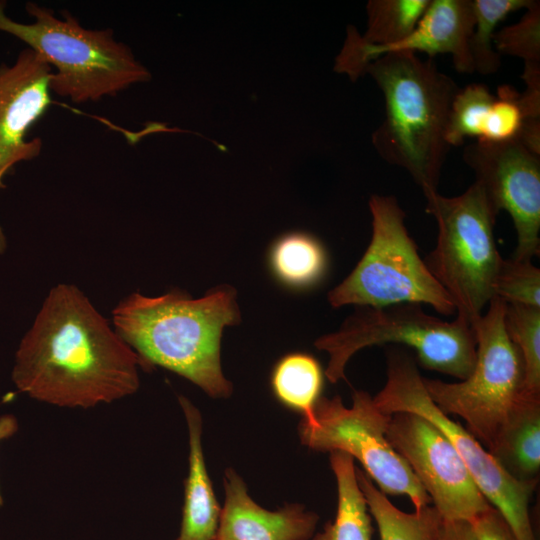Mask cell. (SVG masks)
Instances as JSON below:
<instances>
[{"mask_svg":"<svg viewBox=\"0 0 540 540\" xmlns=\"http://www.w3.org/2000/svg\"><path fill=\"white\" fill-rule=\"evenodd\" d=\"M139 367L138 354L86 295L61 283L21 340L12 380L37 401L86 409L135 393Z\"/></svg>","mask_w":540,"mask_h":540,"instance_id":"6da1fadb","label":"cell"},{"mask_svg":"<svg viewBox=\"0 0 540 540\" xmlns=\"http://www.w3.org/2000/svg\"><path fill=\"white\" fill-rule=\"evenodd\" d=\"M239 322L236 291L229 285L198 299L179 290L156 297L135 292L112 311L114 329L144 369L166 368L213 398L232 393L221 368L220 344L224 328Z\"/></svg>","mask_w":540,"mask_h":540,"instance_id":"7a4b0ae2","label":"cell"},{"mask_svg":"<svg viewBox=\"0 0 540 540\" xmlns=\"http://www.w3.org/2000/svg\"><path fill=\"white\" fill-rule=\"evenodd\" d=\"M381 89L385 115L372 143L390 165L408 172L422 192L437 191L451 148L445 133L452 101L460 90L432 59L391 52L366 69Z\"/></svg>","mask_w":540,"mask_h":540,"instance_id":"3957f363","label":"cell"},{"mask_svg":"<svg viewBox=\"0 0 540 540\" xmlns=\"http://www.w3.org/2000/svg\"><path fill=\"white\" fill-rule=\"evenodd\" d=\"M0 0V31L8 33L38 52L52 68L50 91L76 103L115 96L130 86L151 79L149 70L110 28L83 27L69 11L61 17L35 2L25 9L33 19L20 23L5 13Z\"/></svg>","mask_w":540,"mask_h":540,"instance_id":"277c9868","label":"cell"},{"mask_svg":"<svg viewBox=\"0 0 540 540\" xmlns=\"http://www.w3.org/2000/svg\"><path fill=\"white\" fill-rule=\"evenodd\" d=\"M398 343L416 352L420 365L466 379L476 360L472 324L458 316L451 322L426 313L419 303L358 307L339 330L318 338L314 345L329 355L325 375L331 383L344 378L349 359L373 345Z\"/></svg>","mask_w":540,"mask_h":540,"instance_id":"5b68a950","label":"cell"},{"mask_svg":"<svg viewBox=\"0 0 540 540\" xmlns=\"http://www.w3.org/2000/svg\"><path fill=\"white\" fill-rule=\"evenodd\" d=\"M423 194L426 212L438 226L435 248L424 262L452 299L456 314L473 324L494 297L503 261L494 237L497 214L476 182L454 197Z\"/></svg>","mask_w":540,"mask_h":540,"instance_id":"8992f818","label":"cell"},{"mask_svg":"<svg viewBox=\"0 0 540 540\" xmlns=\"http://www.w3.org/2000/svg\"><path fill=\"white\" fill-rule=\"evenodd\" d=\"M369 209L370 243L351 273L329 291L330 305L384 307L419 303L428 304L445 316L456 314L452 299L420 257L397 199L392 195H372Z\"/></svg>","mask_w":540,"mask_h":540,"instance_id":"52a82bcc","label":"cell"},{"mask_svg":"<svg viewBox=\"0 0 540 540\" xmlns=\"http://www.w3.org/2000/svg\"><path fill=\"white\" fill-rule=\"evenodd\" d=\"M506 303L494 296L485 314L472 326L476 334V360L469 376L447 383L423 378L425 389L446 415L461 417L468 431L487 450L516 403L528 394L521 354L507 335Z\"/></svg>","mask_w":540,"mask_h":540,"instance_id":"ba28073f","label":"cell"},{"mask_svg":"<svg viewBox=\"0 0 540 540\" xmlns=\"http://www.w3.org/2000/svg\"><path fill=\"white\" fill-rule=\"evenodd\" d=\"M373 399L385 414L413 413L435 425L455 448L476 486L500 512L515 538L536 540L529 502L537 480L512 476L468 430L443 413L429 397L409 354L399 350L389 353L386 383Z\"/></svg>","mask_w":540,"mask_h":540,"instance_id":"9c48e42d","label":"cell"},{"mask_svg":"<svg viewBox=\"0 0 540 540\" xmlns=\"http://www.w3.org/2000/svg\"><path fill=\"white\" fill-rule=\"evenodd\" d=\"M352 399L347 407L339 396L320 397L300 421L301 442L313 450L340 451L357 459L381 492L408 497L415 510L429 505L428 494L387 439L391 415L366 391H354Z\"/></svg>","mask_w":540,"mask_h":540,"instance_id":"30bf717a","label":"cell"},{"mask_svg":"<svg viewBox=\"0 0 540 540\" xmlns=\"http://www.w3.org/2000/svg\"><path fill=\"white\" fill-rule=\"evenodd\" d=\"M386 435L444 521L469 522L491 507L450 441L428 420L394 413Z\"/></svg>","mask_w":540,"mask_h":540,"instance_id":"8fae6325","label":"cell"},{"mask_svg":"<svg viewBox=\"0 0 540 540\" xmlns=\"http://www.w3.org/2000/svg\"><path fill=\"white\" fill-rule=\"evenodd\" d=\"M463 160L473 170L491 207L506 211L517 233L511 258L532 260L540 253V156L513 139L477 140L465 147Z\"/></svg>","mask_w":540,"mask_h":540,"instance_id":"7c38bea8","label":"cell"},{"mask_svg":"<svg viewBox=\"0 0 540 540\" xmlns=\"http://www.w3.org/2000/svg\"><path fill=\"white\" fill-rule=\"evenodd\" d=\"M53 71L43 57L31 48L22 50L14 64L0 65V189L14 166L39 156L43 142L27 139L30 128L51 104L50 78ZM6 239L0 227V254Z\"/></svg>","mask_w":540,"mask_h":540,"instance_id":"4fadbf2b","label":"cell"},{"mask_svg":"<svg viewBox=\"0 0 540 540\" xmlns=\"http://www.w3.org/2000/svg\"><path fill=\"white\" fill-rule=\"evenodd\" d=\"M225 503L214 540H309L318 515L298 503L276 511L259 506L247 492L241 477L227 469L224 475Z\"/></svg>","mask_w":540,"mask_h":540,"instance_id":"5bb4252c","label":"cell"},{"mask_svg":"<svg viewBox=\"0 0 540 540\" xmlns=\"http://www.w3.org/2000/svg\"><path fill=\"white\" fill-rule=\"evenodd\" d=\"M474 24L473 0H430L413 31L381 50L377 58L391 52H424L430 59L450 54L458 72L472 73L469 43Z\"/></svg>","mask_w":540,"mask_h":540,"instance_id":"9a60e30c","label":"cell"},{"mask_svg":"<svg viewBox=\"0 0 540 540\" xmlns=\"http://www.w3.org/2000/svg\"><path fill=\"white\" fill-rule=\"evenodd\" d=\"M189 434V469L185 480L180 532L175 540H214L221 508L205 465L199 410L184 396L178 398Z\"/></svg>","mask_w":540,"mask_h":540,"instance_id":"2e32d148","label":"cell"},{"mask_svg":"<svg viewBox=\"0 0 540 540\" xmlns=\"http://www.w3.org/2000/svg\"><path fill=\"white\" fill-rule=\"evenodd\" d=\"M512 476L534 480L540 468V396L525 394L488 450Z\"/></svg>","mask_w":540,"mask_h":540,"instance_id":"e0dca14e","label":"cell"},{"mask_svg":"<svg viewBox=\"0 0 540 540\" xmlns=\"http://www.w3.org/2000/svg\"><path fill=\"white\" fill-rule=\"evenodd\" d=\"M330 465L337 483V512L334 521L327 523L312 540H372L371 517L358 484L354 459L333 451Z\"/></svg>","mask_w":540,"mask_h":540,"instance_id":"ac0fdd59","label":"cell"},{"mask_svg":"<svg viewBox=\"0 0 540 540\" xmlns=\"http://www.w3.org/2000/svg\"><path fill=\"white\" fill-rule=\"evenodd\" d=\"M356 476L380 540H437L443 519L433 506L406 513L394 506L363 470L356 468Z\"/></svg>","mask_w":540,"mask_h":540,"instance_id":"d6986e66","label":"cell"},{"mask_svg":"<svg viewBox=\"0 0 540 540\" xmlns=\"http://www.w3.org/2000/svg\"><path fill=\"white\" fill-rule=\"evenodd\" d=\"M430 0H370L366 5L367 28L358 36L370 64L378 53L407 37L417 26Z\"/></svg>","mask_w":540,"mask_h":540,"instance_id":"ffe728a7","label":"cell"},{"mask_svg":"<svg viewBox=\"0 0 540 540\" xmlns=\"http://www.w3.org/2000/svg\"><path fill=\"white\" fill-rule=\"evenodd\" d=\"M323 383L321 366L305 353H292L281 358L271 375L276 398L288 408L308 415L312 412Z\"/></svg>","mask_w":540,"mask_h":540,"instance_id":"44dd1931","label":"cell"},{"mask_svg":"<svg viewBox=\"0 0 540 540\" xmlns=\"http://www.w3.org/2000/svg\"><path fill=\"white\" fill-rule=\"evenodd\" d=\"M270 265L284 284L304 287L321 278L326 268V254L313 236L295 232L275 242L270 253Z\"/></svg>","mask_w":540,"mask_h":540,"instance_id":"7402d4cb","label":"cell"},{"mask_svg":"<svg viewBox=\"0 0 540 540\" xmlns=\"http://www.w3.org/2000/svg\"><path fill=\"white\" fill-rule=\"evenodd\" d=\"M532 0H473L475 24L469 49L474 72L494 74L500 67V55L494 48V34L498 24L510 13L527 9Z\"/></svg>","mask_w":540,"mask_h":540,"instance_id":"603a6c76","label":"cell"},{"mask_svg":"<svg viewBox=\"0 0 540 540\" xmlns=\"http://www.w3.org/2000/svg\"><path fill=\"white\" fill-rule=\"evenodd\" d=\"M504 324L524 363L525 390L540 396V308L506 303Z\"/></svg>","mask_w":540,"mask_h":540,"instance_id":"cb8c5ba5","label":"cell"},{"mask_svg":"<svg viewBox=\"0 0 540 540\" xmlns=\"http://www.w3.org/2000/svg\"><path fill=\"white\" fill-rule=\"evenodd\" d=\"M495 95L481 83H471L455 95L447 123L445 140L452 146H460L468 137L482 138L487 125Z\"/></svg>","mask_w":540,"mask_h":540,"instance_id":"d4e9b609","label":"cell"},{"mask_svg":"<svg viewBox=\"0 0 540 540\" xmlns=\"http://www.w3.org/2000/svg\"><path fill=\"white\" fill-rule=\"evenodd\" d=\"M519 22L494 34V48L501 56L524 60L525 65H540V2L532 0Z\"/></svg>","mask_w":540,"mask_h":540,"instance_id":"484cf974","label":"cell"},{"mask_svg":"<svg viewBox=\"0 0 540 540\" xmlns=\"http://www.w3.org/2000/svg\"><path fill=\"white\" fill-rule=\"evenodd\" d=\"M493 292L506 303L540 308V269L530 260L503 259Z\"/></svg>","mask_w":540,"mask_h":540,"instance_id":"4316f807","label":"cell"},{"mask_svg":"<svg viewBox=\"0 0 540 540\" xmlns=\"http://www.w3.org/2000/svg\"><path fill=\"white\" fill-rule=\"evenodd\" d=\"M524 120L520 93L510 85H501L495 95L483 136L477 140L505 142L516 139Z\"/></svg>","mask_w":540,"mask_h":540,"instance_id":"83f0119b","label":"cell"},{"mask_svg":"<svg viewBox=\"0 0 540 540\" xmlns=\"http://www.w3.org/2000/svg\"><path fill=\"white\" fill-rule=\"evenodd\" d=\"M468 523L474 540H517L503 516L493 506Z\"/></svg>","mask_w":540,"mask_h":540,"instance_id":"f1b7e54d","label":"cell"},{"mask_svg":"<svg viewBox=\"0 0 540 540\" xmlns=\"http://www.w3.org/2000/svg\"><path fill=\"white\" fill-rule=\"evenodd\" d=\"M515 140L540 156V119H525Z\"/></svg>","mask_w":540,"mask_h":540,"instance_id":"f546056e","label":"cell"},{"mask_svg":"<svg viewBox=\"0 0 540 540\" xmlns=\"http://www.w3.org/2000/svg\"><path fill=\"white\" fill-rule=\"evenodd\" d=\"M437 540H474V538L468 522L443 520Z\"/></svg>","mask_w":540,"mask_h":540,"instance_id":"4dcf8cb0","label":"cell"},{"mask_svg":"<svg viewBox=\"0 0 540 540\" xmlns=\"http://www.w3.org/2000/svg\"><path fill=\"white\" fill-rule=\"evenodd\" d=\"M18 430V422L11 414L0 416V441L14 435ZM3 504V499L0 494V506Z\"/></svg>","mask_w":540,"mask_h":540,"instance_id":"1f68e13d","label":"cell"}]
</instances>
